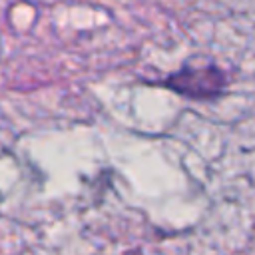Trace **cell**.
<instances>
[{
    "label": "cell",
    "instance_id": "1",
    "mask_svg": "<svg viewBox=\"0 0 255 255\" xmlns=\"http://www.w3.org/2000/svg\"><path fill=\"white\" fill-rule=\"evenodd\" d=\"M163 86L187 100H215L227 88L225 72L215 64H183L163 80Z\"/></svg>",
    "mask_w": 255,
    "mask_h": 255
}]
</instances>
